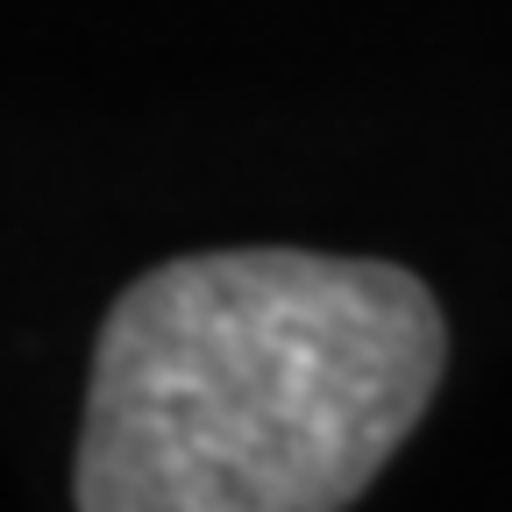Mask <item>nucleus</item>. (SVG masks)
Returning a JSON list of instances; mask_svg holds the SVG:
<instances>
[{"label":"nucleus","instance_id":"1","mask_svg":"<svg viewBox=\"0 0 512 512\" xmlns=\"http://www.w3.org/2000/svg\"><path fill=\"white\" fill-rule=\"evenodd\" d=\"M448 363L434 292L370 256L207 249L100 328L86 512H335L399 456Z\"/></svg>","mask_w":512,"mask_h":512}]
</instances>
